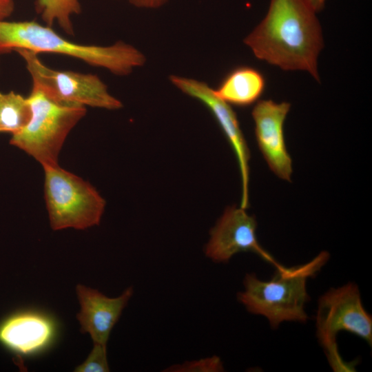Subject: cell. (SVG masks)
Returning <instances> with one entry per match:
<instances>
[{
	"label": "cell",
	"instance_id": "cell-1",
	"mask_svg": "<svg viewBox=\"0 0 372 372\" xmlns=\"http://www.w3.org/2000/svg\"><path fill=\"white\" fill-rule=\"evenodd\" d=\"M309 0H270L265 18L244 39L256 57L284 70H302L320 82L323 39Z\"/></svg>",
	"mask_w": 372,
	"mask_h": 372
},
{
	"label": "cell",
	"instance_id": "cell-2",
	"mask_svg": "<svg viewBox=\"0 0 372 372\" xmlns=\"http://www.w3.org/2000/svg\"><path fill=\"white\" fill-rule=\"evenodd\" d=\"M18 49L36 54L52 53L77 59L114 74L125 76L143 65L145 57L134 46L123 41L101 46L71 41L56 33L52 27L35 21H0V54Z\"/></svg>",
	"mask_w": 372,
	"mask_h": 372
},
{
	"label": "cell",
	"instance_id": "cell-3",
	"mask_svg": "<svg viewBox=\"0 0 372 372\" xmlns=\"http://www.w3.org/2000/svg\"><path fill=\"white\" fill-rule=\"evenodd\" d=\"M329 258V253L322 251L303 265L283 266L269 280L247 273L243 280L244 289L237 293V299L248 312L265 317L273 329L283 322H305L308 320L305 305L309 300L307 281Z\"/></svg>",
	"mask_w": 372,
	"mask_h": 372
},
{
	"label": "cell",
	"instance_id": "cell-4",
	"mask_svg": "<svg viewBox=\"0 0 372 372\" xmlns=\"http://www.w3.org/2000/svg\"><path fill=\"white\" fill-rule=\"evenodd\" d=\"M31 116L10 143L23 150L42 167L59 165V155L70 132L85 116L86 107L57 103L31 90L28 96Z\"/></svg>",
	"mask_w": 372,
	"mask_h": 372
},
{
	"label": "cell",
	"instance_id": "cell-5",
	"mask_svg": "<svg viewBox=\"0 0 372 372\" xmlns=\"http://www.w3.org/2000/svg\"><path fill=\"white\" fill-rule=\"evenodd\" d=\"M316 336L334 371H354L353 364L343 361L338 350L337 335L347 331L372 345V317L364 308L360 293L353 282L331 288L318 302Z\"/></svg>",
	"mask_w": 372,
	"mask_h": 372
},
{
	"label": "cell",
	"instance_id": "cell-6",
	"mask_svg": "<svg viewBox=\"0 0 372 372\" xmlns=\"http://www.w3.org/2000/svg\"><path fill=\"white\" fill-rule=\"evenodd\" d=\"M44 198L53 230L98 225L105 201L87 181L59 165L43 167Z\"/></svg>",
	"mask_w": 372,
	"mask_h": 372
},
{
	"label": "cell",
	"instance_id": "cell-7",
	"mask_svg": "<svg viewBox=\"0 0 372 372\" xmlns=\"http://www.w3.org/2000/svg\"><path fill=\"white\" fill-rule=\"evenodd\" d=\"M32 79V89L40 91L57 103L106 110H118L121 101L112 96L106 84L96 74L48 67L35 52L18 49Z\"/></svg>",
	"mask_w": 372,
	"mask_h": 372
},
{
	"label": "cell",
	"instance_id": "cell-8",
	"mask_svg": "<svg viewBox=\"0 0 372 372\" xmlns=\"http://www.w3.org/2000/svg\"><path fill=\"white\" fill-rule=\"evenodd\" d=\"M257 223L245 209L229 207L210 231L205 247V256L214 262H227L235 254L251 251L277 269L283 267L259 244L256 235Z\"/></svg>",
	"mask_w": 372,
	"mask_h": 372
},
{
	"label": "cell",
	"instance_id": "cell-9",
	"mask_svg": "<svg viewBox=\"0 0 372 372\" xmlns=\"http://www.w3.org/2000/svg\"><path fill=\"white\" fill-rule=\"evenodd\" d=\"M169 80L183 93L203 103L216 118L236 154L242 182L240 207L247 208L250 154L236 113L206 83L176 75H171Z\"/></svg>",
	"mask_w": 372,
	"mask_h": 372
},
{
	"label": "cell",
	"instance_id": "cell-10",
	"mask_svg": "<svg viewBox=\"0 0 372 372\" xmlns=\"http://www.w3.org/2000/svg\"><path fill=\"white\" fill-rule=\"evenodd\" d=\"M287 102L260 100L251 115L258 145L271 170L280 178L291 181L292 161L284 138V122L290 110Z\"/></svg>",
	"mask_w": 372,
	"mask_h": 372
},
{
	"label": "cell",
	"instance_id": "cell-11",
	"mask_svg": "<svg viewBox=\"0 0 372 372\" xmlns=\"http://www.w3.org/2000/svg\"><path fill=\"white\" fill-rule=\"evenodd\" d=\"M76 290L81 306L76 315L81 331L88 333L94 344L107 345L112 328L133 295V287L127 288L116 298L107 297L81 285Z\"/></svg>",
	"mask_w": 372,
	"mask_h": 372
},
{
	"label": "cell",
	"instance_id": "cell-12",
	"mask_svg": "<svg viewBox=\"0 0 372 372\" xmlns=\"http://www.w3.org/2000/svg\"><path fill=\"white\" fill-rule=\"evenodd\" d=\"M54 328L47 316L23 312L10 317L0 325V341L14 352L28 355L47 347Z\"/></svg>",
	"mask_w": 372,
	"mask_h": 372
},
{
	"label": "cell",
	"instance_id": "cell-13",
	"mask_svg": "<svg viewBox=\"0 0 372 372\" xmlns=\"http://www.w3.org/2000/svg\"><path fill=\"white\" fill-rule=\"evenodd\" d=\"M265 87L266 79L259 70L240 65L229 71L214 92L229 105L246 107L259 99Z\"/></svg>",
	"mask_w": 372,
	"mask_h": 372
},
{
	"label": "cell",
	"instance_id": "cell-14",
	"mask_svg": "<svg viewBox=\"0 0 372 372\" xmlns=\"http://www.w3.org/2000/svg\"><path fill=\"white\" fill-rule=\"evenodd\" d=\"M31 108L28 97L16 93L0 92V132H19L28 124Z\"/></svg>",
	"mask_w": 372,
	"mask_h": 372
},
{
	"label": "cell",
	"instance_id": "cell-15",
	"mask_svg": "<svg viewBox=\"0 0 372 372\" xmlns=\"http://www.w3.org/2000/svg\"><path fill=\"white\" fill-rule=\"evenodd\" d=\"M34 7L45 25L56 23L66 34H74L72 18L81 12L80 0H36Z\"/></svg>",
	"mask_w": 372,
	"mask_h": 372
},
{
	"label": "cell",
	"instance_id": "cell-16",
	"mask_svg": "<svg viewBox=\"0 0 372 372\" xmlns=\"http://www.w3.org/2000/svg\"><path fill=\"white\" fill-rule=\"evenodd\" d=\"M224 371L221 359L213 355L199 360L175 364L163 371L165 372H220Z\"/></svg>",
	"mask_w": 372,
	"mask_h": 372
},
{
	"label": "cell",
	"instance_id": "cell-17",
	"mask_svg": "<svg viewBox=\"0 0 372 372\" xmlns=\"http://www.w3.org/2000/svg\"><path fill=\"white\" fill-rule=\"evenodd\" d=\"M77 372L110 371L107 358L106 345L94 344V347L87 359L75 369Z\"/></svg>",
	"mask_w": 372,
	"mask_h": 372
},
{
	"label": "cell",
	"instance_id": "cell-18",
	"mask_svg": "<svg viewBox=\"0 0 372 372\" xmlns=\"http://www.w3.org/2000/svg\"><path fill=\"white\" fill-rule=\"evenodd\" d=\"M167 0H129L135 7L141 8H158L162 6Z\"/></svg>",
	"mask_w": 372,
	"mask_h": 372
},
{
	"label": "cell",
	"instance_id": "cell-19",
	"mask_svg": "<svg viewBox=\"0 0 372 372\" xmlns=\"http://www.w3.org/2000/svg\"><path fill=\"white\" fill-rule=\"evenodd\" d=\"M14 10V0H0V21L6 20Z\"/></svg>",
	"mask_w": 372,
	"mask_h": 372
},
{
	"label": "cell",
	"instance_id": "cell-20",
	"mask_svg": "<svg viewBox=\"0 0 372 372\" xmlns=\"http://www.w3.org/2000/svg\"><path fill=\"white\" fill-rule=\"evenodd\" d=\"M314 10L318 12L321 11L325 5L326 0H309Z\"/></svg>",
	"mask_w": 372,
	"mask_h": 372
}]
</instances>
